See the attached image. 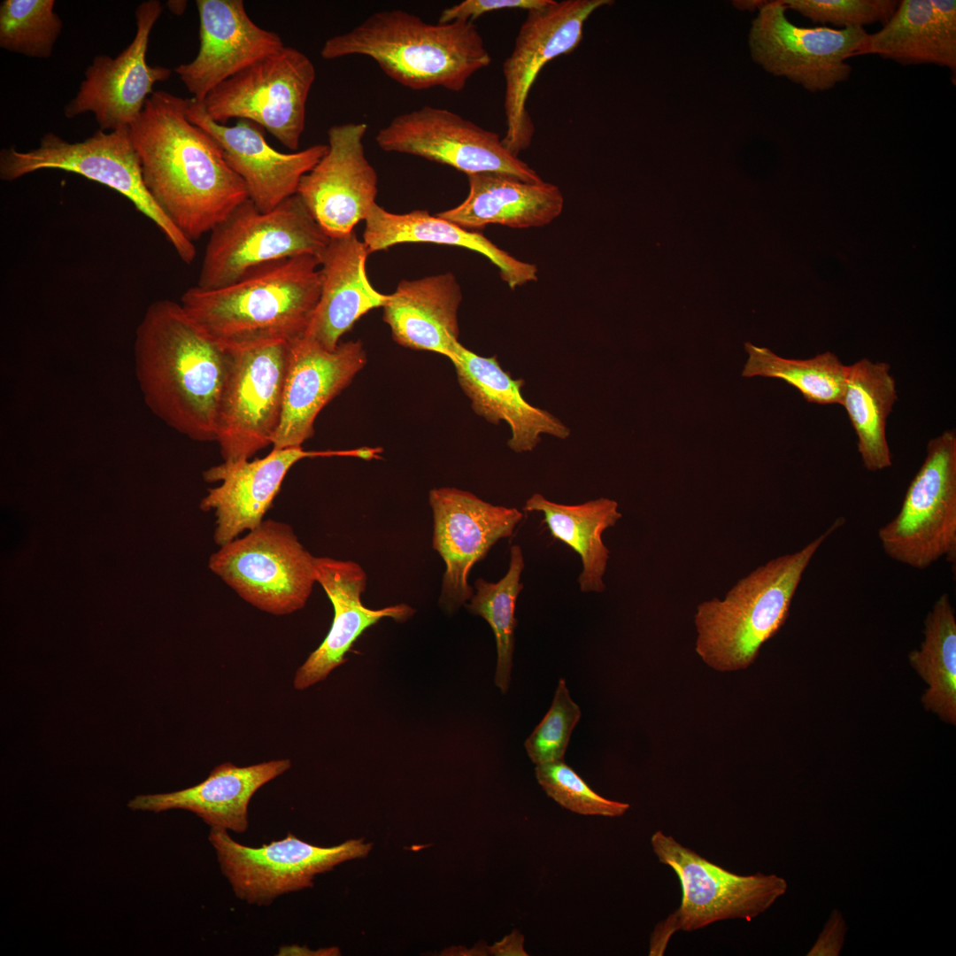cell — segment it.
<instances>
[{
  "label": "cell",
  "mask_w": 956,
  "mask_h": 956,
  "mask_svg": "<svg viewBox=\"0 0 956 956\" xmlns=\"http://www.w3.org/2000/svg\"><path fill=\"white\" fill-rule=\"evenodd\" d=\"M290 766L288 759L248 767L225 762L193 787L170 793L139 795L128 802V807L153 813L183 809L194 813L211 829L243 833L248 829V806L254 793Z\"/></svg>",
  "instance_id": "27"
},
{
  "label": "cell",
  "mask_w": 956,
  "mask_h": 956,
  "mask_svg": "<svg viewBox=\"0 0 956 956\" xmlns=\"http://www.w3.org/2000/svg\"><path fill=\"white\" fill-rule=\"evenodd\" d=\"M162 12L158 0L136 8V32L132 42L116 58L98 55L85 71L75 96L64 108L68 119L92 112L102 130L129 127L142 112L157 82L171 76V69L146 61L149 38Z\"/></svg>",
  "instance_id": "18"
},
{
  "label": "cell",
  "mask_w": 956,
  "mask_h": 956,
  "mask_svg": "<svg viewBox=\"0 0 956 956\" xmlns=\"http://www.w3.org/2000/svg\"><path fill=\"white\" fill-rule=\"evenodd\" d=\"M168 6L172 12L181 15L185 11L186 1H168Z\"/></svg>",
  "instance_id": "44"
},
{
  "label": "cell",
  "mask_w": 956,
  "mask_h": 956,
  "mask_svg": "<svg viewBox=\"0 0 956 956\" xmlns=\"http://www.w3.org/2000/svg\"><path fill=\"white\" fill-rule=\"evenodd\" d=\"M363 242L368 252L386 250L403 243H431L472 250L498 267L500 276L514 289L537 280V267L519 260L498 248L482 233L458 226L426 210L393 213L375 204L366 220Z\"/></svg>",
  "instance_id": "30"
},
{
  "label": "cell",
  "mask_w": 956,
  "mask_h": 956,
  "mask_svg": "<svg viewBox=\"0 0 956 956\" xmlns=\"http://www.w3.org/2000/svg\"><path fill=\"white\" fill-rule=\"evenodd\" d=\"M369 252L353 231L330 238L318 255L321 274L320 299L305 336L328 351L369 311L384 307L389 295L370 283L366 261Z\"/></svg>",
  "instance_id": "26"
},
{
  "label": "cell",
  "mask_w": 956,
  "mask_h": 956,
  "mask_svg": "<svg viewBox=\"0 0 956 956\" xmlns=\"http://www.w3.org/2000/svg\"><path fill=\"white\" fill-rule=\"evenodd\" d=\"M467 179L466 198L436 215L469 230L490 224L514 228L541 227L563 210L559 188L544 181L528 182L499 173H474Z\"/></svg>",
  "instance_id": "29"
},
{
  "label": "cell",
  "mask_w": 956,
  "mask_h": 956,
  "mask_svg": "<svg viewBox=\"0 0 956 956\" xmlns=\"http://www.w3.org/2000/svg\"><path fill=\"white\" fill-rule=\"evenodd\" d=\"M651 844L659 861L676 874L682 900L675 911L655 926L650 939V956H662L677 931L690 932L724 920L751 921L787 890V883L782 877L731 873L660 830L651 836Z\"/></svg>",
  "instance_id": "6"
},
{
  "label": "cell",
  "mask_w": 956,
  "mask_h": 956,
  "mask_svg": "<svg viewBox=\"0 0 956 956\" xmlns=\"http://www.w3.org/2000/svg\"><path fill=\"white\" fill-rule=\"evenodd\" d=\"M535 773L547 796L573 813L620 817L630 807L628 803L607 799L598 794L564 760L536 765Z\"/></svg>",
  "instance_id": "38"
},
{
  "label": "cell",
  "mask_w": 956,
  "mask_h": 956,
  "mask_svg": "<svg viewBox=\"0 0 956 956\" xmlns=\"http://www.w3.org/2000/svg\"><path fill=\"white\" fill-rule=\"evenodd\" d=\"M314 570L316 582L333 605L334 619L323 642L296 673L294 688L299 690L326 679L331 671L343 664L345 654L366 628L383 618L405 621L415 612L405 603L376 610L366 607L361 596L366 588L367 575L352 560L315 558Z\"/></svg>",
  "instance_id": "25"
},
{
  "label": "cell",
  "mask_w": 956,
  "mask_h": 956,
  "mask_svg": "<svg viewBox=\"0 0 956 956\" xmlns=\"http://www.w3.org/2000/svg\"><path fill=\"white\" fill-rule=\"evenodd\" d=\"M861 55H877L903 66L936 65L956 73V36L941 28L930 0L898 2L891 18L869 34Z\"/></svg>",
  "instance_id": "33"
},
{
  "label": "cell",
  "mask_w": 956,
  "mask_h": 956,
  "mask_svg": "<svg viewBox=\"0 0 956 956\" xmlns=\"http://www.w3.org/2000/svg\"><path fill=\"white\" fill-rule=\"evenodd\" d=\"M885 362L862 358L848 366L842 405L858 436V451L866 469L891 466L886 437L887 418L898 399L896 382Z\"/></svg>",
  "instance_id": "32"
},
{
  "label": "cell",
  "mask_w": 956,
  "mask_h": 956,
  "mask_svg": "<svg viewBox=\"0 0 956 956\" xmlns=\"http://www.w3.org/2000/svg\"><path fill=\"white\" fill-rule=\"evenodd\" d=\"M552 0H464L443 9L438 22L474 21L480 16L504 10L530 11L543 8Z\"/></svg>",
  "instance_id": "41"
},
{
  "label": "cell",
  "mask_w": 956,
  "mask_h": 956,
  "mask_svg": "<svg viewBox=\"0 0 956 956\" xmlns=\"http://www.w3.org/2000/svg\"><path fill=\"white\" fill-rule=\"evenodd\" d=\"M210 233L196 285L202 289L226 287L286 258L318 257L330 239L297 194L269 212L248 199Z\"/></svg>",
  "instance_id": "8"
},
{
  "label": "cell",
  "mask_w": 956,
  "mask_h": 956,
  "mask_svg": "<svg viewBox=\"0 0 956 956\" xmlns=\"http://www.w3.org/2000/svg\"><path fill=\"white\" fill-rule=\"evenodd\" d=\"M320 290L319 259L304 254L260 266L223 288L191 287L180 304L212 339L230 350L302 337Z\"/></svg>",
  "instance_id": "3"
},
{
  "label": "cell",
  "mask_w": 956,
  "mask_h": 956,
  "mask_svg": "<svg viewBox=\"0 0 956 956\" xmlns=\"http://www.w3.org/2000/svg\"><path fill=\"white\" fill-rule=\"evenodd\" d=\"M924 638L909 662L927 683L921 698L926 710L956 723V618L948 594L933 605L924 621Z\"/></svg>",
  "instance_id": "34"
},
{
  "label": "cell",
  "mask_w": 956,
  "mask_h": 956,
  "mask_svg": "<svg viewBox=\"0 0 956 956\" xmlns=\"http://www.w3.org/2000/svg\"><path fill=\"white\" fill-rule=\"evenodd\" d=\"M187 99L164 90L145 101L129 133L144 185L157 205L192 243L249 199L219 143L189 121Z\"/></svg>",
  "instance_id": "1"
},
{
  "label": "cell",
  "mask_w": 956,
  "mask_h": 956,
  "mask_svg": "<svg viewBox=\"0 0 956 956\" xmlns=\"http://www.w3.org/2000/svg\"><path fill=\"white\" fill-rule=\"evenodd\" d=\"M314 559L290 526L267 520L220 546L209 567L251 605L284 615L307 602L316 582Z\"/></svg>",
  "instance_id": "11"
},
{
  "label": "cell",
  "mask_w": 956,
  "mask_h": 956,
  "mask_svg": "<svg viewBox=\"0 0 956 956\" xmlns=\"http://www.w3.org/2000/svg\"><path fill=\"white\" fill-rule=\"evenodd\" d=\"M326 457L325 451L303 447L274 449L266 457L235 464L222 463L204 473L206 482H221L202 499L204 511L216 516L215 543L221 546L243 531L256 528L272 506L289 469L305 458Z\"/></svg>",
  "instance_id": "24"
},
{
  "label": "cell",
  "mask_w": 956,
  "mask_h": 956,
  "mask_svg": "<svg viewBox=\"0 0 956 956\" xmlns=\"http://www.w3.org/2000/svg\"><path fill=\"white\" fill-rule=\"evenodd\" d=\"M847 932L846 923L838 910L831 913L809 956H836L839 954Z\"/></svg>",
  "instance_id": "42"
},
{
  "label": "cell",
  "mask_w": 956,
  "mask_h": 956,
  "mask_svg": "<svg viewBox=\"0 0 956 956\" xmlns=\"http://www.w3.org/2000/svg\"><path fill=\"white\" fill-rule=\"evenodd\" d=\"M749 358L742 372L744 377L781 379L796 388L809 403L842 405L848 366L832 352L808 359L777 356L769 349L745 343Z\"/></svg>",
  "instance_id": "35"
},
{
  "label": "cell",
  "mask_w": 956,
  "mask_h": 956,
  "mask_svg": "<svg viewBox=\"0 0 956 956\" xmlns=\"http://www.w3.org/2000/svg\"><path fill=\"white\" fill-rule=\"evenodd\" d=\"M786 8L813 23L831 24L840 29L884 25L894 14L895 0H781Z\"/></svg>",
  "instance_id": "40"
},
{
  "label": "cell",
  "mask_w": 956,
  "mask_h": 956,
  "mask_svg": "<svg viewBox=\"0 0 956 956\" xmlns=\"http://www.w3.org/2000/svg\"><path fill=\"white\" fill-rule=\"evenodd\" d=\"M289 343L274 341L228 350L216 416L215 442L223 463L249 460L273 445L282 412Z\"/></svg>",
  "instance_id": "10"
},
{
  "label": "cell",
  "mask_w": 956,
  "mask_h": 956,
  "mask_svg": "<svg viewBox=\"0 0 956 956\" xmlns=\"http://www.w3.org/2000/svg\"><path fill=\"white\" fill-rule=\"evenodd\" d=\"M524 937L519 930H513L501 941L487 947L488 954L504 956H527L524 950Z\"/></svg>",
  "instance_id": "43"
},
{
  "label": "cell",
  "mask_w": 956,
  "mask_h": 956,
  "mask_svg": "<svg viewBox=\"0 0 956 956\" xmlns=\"http://www.w3.org/2000/svg\"><path fill=\"white\" fill-rule=\"evenodd\" d=\"M524 567L521 548L517 544L513 545L505 576L497 582L476 579L474 585L476 592H474L469 603L464 605L471 613L483 618L494 633L497 653L495 684L502 693L508 690L511 683L514 632L518 625L515 607L523 589L520 575Z\"/></svg>",
  "instance_id": "36"
},
{
  "label": "cell",
  "mask_w": 956,
  "mask_h": 956,
  "mask_svg": "<svg viewBox=\"0 0 956 956\" xmlns=\"http://www.w3.org/2000/svg\"><path fill=\"white\" fill-rule=\"evenodd\" d=\"M189 121L209 133L220 144L228 166L245 184L249 199L261 212H269L297 194L302 177L328 150V144H314L300 151L283 153L271 147L262 127L239 120L229 127L213 121L202 101L187 99Z\"/></svg>",
  "instance_id": "20"
},
{
  "label": "cell",
  "mask_w": 956,
  "mask_h": 956,
  "mask_svg": "<svg viewBox=\"0 0 956 956\" xmlns=\"http://www.w3.org/2000/svg\"><path fill=\"white\" fill-rule=\"evenodd\" d=\"M428 500L434 521L432 546L445 564L439 603L453 613L474 595L468 583L471 569L499 540L513 536L523 513L457 488L433 489Z\"/></svg>",
  "instance_id": "17"
},
{
  "label": "cell",
  "mask_w": 956,
  "mask_h": 956,
  "mask_svg": "<svg viewBox=\"0 0 956 956\" xmlns=\"http://www.w3.org/2000/svg\"><path fill=\"white\" fill-rule=\"evenodd\" d=\"M315 78L312 60L297 49L284 46L213 89L203 101L204 110L223 125L234 118L250 120L297 150Z\"/></svg>",
  "instance_id": "12"
},
{
  "label": "cell",
  "mask_w": 956,
  "mask_h": 956,
  "mask_svg": "<svg viewBox=\"0 0 956 956\" xmlns=\"http://www.w3.org/2000/svg\"><path fill=\"white\" fill-rule=\"evenodd\" d=\"M610 0H552L527 12L511 54L502 66L506 129L502 141L515 156L531 143L535 126L527 108L538 74L552 59L569 54L581 43L589 18Z\"/></svg>",
  "instance_id": "16"
},
{
  "label": "cell",
  "mask_w": 956,
  "mask_h": 956,
  "mask_svg": "<svg viewBox=\"0 0 956 956\" xmlns=\"http://www.w3.org/2000/svg\"><path fill=\"white\" fill-rule=\"evenodd\" d=\"M368 126L349 122L328 130V150L300 180L297 195L329 238L354 231L376 204L377 174L365 154Z\"/></svg>",
  "instance_id": "19"
},
{
  "label": "cell",
  "mask_w": 956,
  "mask_h": 956,
  "mask_svg": "<svg viewBox=\"0 0 956 956\" xmlns=\"http://www.w3.org/2000/svg\"><path fill=\"white\" fill-rule=\"evenodd\" d=\"M54 0H4L0 4V47L30 58H49L63 23Z\"/></svg>",
  "instance_id": "37"
},
{
  "label": "cell",
  "mask_w": 956,
  "mask_h": 956,
  "mask_svg": "<svg viewBox=\"0 0 956 956\" xmlns=\"http://www.w3.org/2000/svg\"><path fill=\"white\" fill-rule=\"evenodd\" d=\"M459 284L451 273L403 280L383 307V320L401 346L451 357L459 341Z\"/></svg>",
  "instance_id": "28"
},
{
  "label": "cell",
  "mask_w": 956,
  "mask_h": 956,
  "mask_svg": "<svg viewBox=\"0 0 956 956\" xmlns=\"http://www.w3.org/2000/svg\"><path fill=\"white\" fill-rule=\"evenodd\" d=\"M450 360L474 412L491 424L507 423L511 430L507 445L514 452L532 451L544 435L559 439L569 436V428L559 419L524 398L525 382L513 379L496 356H479L459 342Z\"/></svg>",
  "instance_id": "23"
},
{
  "label": "cell",
  "mask_w": 956,
  "mask_h": 956,
  "mask_svg": "<svg viewBox=\"0 0 956 956\" xmlns=\"http://www.w3.org/2000/svg\"><path fill=\"white\" fill-rule=\"evenodd\" d=\"M134 355L148 408L189 439L215 441L228 350L195 323L180 303L162 299L148 306L138 324Z\"/></svg>",
  "instance_id": "2"
},
{
  "label": "cell",
  "mask_w": 956,
  "mask_h": 956,
  "mask_svg": "<svg viewBox=\"0 0 956 956\" xmlns=\"http://www.w3.org/2000/svg\"><path fill=\"white\" fill-rule=\"evenodd\" d=\"M566 682L559 679L551 707L524 743L536 765L564 760L571 734L581 718Z\"/></svg>",
  "instance_id": "39"
},
{
  "label": "cell",
  "mask_w": 956,
  "mask_h": 956,
  "mask_svg": "<svg viewBox=\"0 0 956 956\" xmlns=\"http://www.w3.org/2000/svg\"><path fill=\"white\" fill-rule=\"evenodd\" d=\"M42 169L72 172L118 191L154 222L181 261L188 265L194 261V243L172 223L144 185L129 127L109 133L99 129L78 143L48 132L35 149L19 151L12 146L0 151V178L4 181Z\"/></svg>",
  "instance_id": "7"
},
{
  "label": "cell",
  "mask_w": 956,
  "mask_h": 956,
  "mask_svg": "<svg viewBox=\"0 0 956 956\" xmlns=\"http://www.w3.org/2000/svg\"><path fill=\"white\" fill-rule=\"evenodd\" d=\"M360 340L339 343L328 351L303 335L289 343L281 422L273 448L301 447L314 433L320 412L365 366Z\"/></svg>",
  "instance_id": "21"
},
{
  "label": "cell",
  "mask_w": 956,
  "mask_h": 956,
  "mask_svg": "<svg viewBox=\"0 0 956 956\" xmlns=\"http://www.w3.org/2000/svg\"><path fill=\"white\" fill-rule=\"evenodd\" d=\"M375 142L384 151L418 156L466 175L499 173L528 182L543 181L498 134L444 108L424 105L399 114L379 129Z\"/></svg>",
  "instance_id": "15"
},
{
  "label": "cell",
  "mask_w": 956,
  "mask_h": 956,
  "mask_svg": "<svg viewBox=\"0 0 956 956\" xmlns=\"http://www.w3.org/2000/svg\"><path fill=\"white\" fill-rule=\"evenodd\" d=\"M200 47L189 63L174 67L193 98L204 101L217 86L285 45L255 24L242 0H197Z\"/></svg>",
  "instance_id": "22"
},
{
  "label": "cell",
  "mask_w": 956,
  "mask_h": 956,
  "mask_svg": "<svg viewBox=\"0 0 956 956\" xmlns=\"http://www.w3.org/2000/svg\"><path fill=\"white\" fill-rule=\"evenodd\" d=\"M884 553L915 569L956 558V432L929 440L897 515L878 530Z\"/></svg>",
  "instance_id": "9"
},
{
  "label": "cell",
  "mask_w": 956,
  "mask_h": 956,
  "mask_svg": "<svg viewBox=\"0 0 956 956\" xmlns=\"http://www.w3.org/2000/svg\"><path fill=\"white\" fill-rule=\"evenodd\" d=\"M786 10L781 0L759 8L748 35L752 60L812 93L846 81L852 71L847 60L860 56L869 34L864 27H801L787 18Z\"/></svg>",
  "instance_id": "13"
},
{
  "label": "cell",
  "mask_w": 956,
  "mask_h": 956,
  "mask_svg": "<svg viewBox=\"0 0 956 956\" xmlns=\"http://www.w3.org/2000/svg\"><path fill=\"white\" fill-rule=\"evenodd\" d=\"M523 510L541 512L551 536L579 554L582 569L578 583L582 592L605 590L603 576L610 551L604 544L602 535L622 517L615 500L599 497L571 505L555 503L535 493L526 500Z\"/></svg>",
  "instance_id": "31"
},
{
  "label": "cell",
  "mask_w": 956,
  "mask_h": 956,
  "mask_svg": "<svg viewBox=\"0 0 956 956\" xmlns=\"http://www.w3.org/2000/svg\"><path fill=\"white\" fill-rule=\"evenodd\" d=\"M837 518L801 550L773 559L739 580L721 600L698 605L696 651L710 667H749L761 646L785 623L802 576L821 544L844 524Z\"/></svg>",
  "instance_id": "5"
},
{
  "label": "cell",
  "mask_w": 956,
  "mask_h": 956,
  "mask_svg": "<svg viewBox=\"0 0 956 956\" xmlns=\"http://www.w3.org/2000/svg\"><path fill=\"white\" fill-rule=\"evenodd\" d=\"M208 839L235 896L249 904L268 905L277 897L313 885L315 875L368 854L371 844L350 839L331 847L304 842L291 833L254 848L211 829Z\"/></svg>",
  "instance_id": "14"
},
{
  "label": "cell",
  "mask_w": 956,
  "mask_h": 956,
  "mask_svg": "<svg viewBox=\"0 0 956 956\" xmlns=\"http://www.w3.org/2000/svg\"><path fill=\"white\" fill-rule=\"evenodd\" d=\"M351 55L373 59L400 85L459 92L491 56L473 21L428 23L405 10L375 12L352 29L327 39L324 59Z\"/></svg>",
  "instance_id": "4"
}]
</instances>
